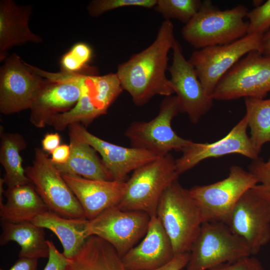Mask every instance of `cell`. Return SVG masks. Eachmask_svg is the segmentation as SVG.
Returning a JSON list of instances; mask_svg holds the SVG:
<instances>
[{"label": "cell", "instance_id": "obj_31", "mask_svg": "<svg viewBox=\"0 0 270 270\" xmlns=\"http://www.w3.org/2000/svg\"><path fill=\"white\" fill-rule=\"evenodd\" d=\"M92 55L90 46L84 42H78L62 56L60 63L62 70L80 72L87 68Z\"/></svg>", "mask_w": 270, "mask_h": 270}, {"label": "cell", "instance_id": "obj_27", "mask_svg": "<svg viewBox=\"0 0 270 270\" xmlns=\"http://www.w3.org/2000/svg\"><path fill=\"white\" fill-rule=\"evenodd\" d=\"M94 74H88L81 85V94L75 106L70 110L56 116L50 125L59 131L70 125L80 123L89 125L94 119L102 115L96 106L94 97Z\"/></svg>", "mask_w": 270, "mask_h": 270}, {"label": "cell", "instance_id": "obj_42", "mask_svg": "<svg viewBox=\"0 0 270 270\" xmlns=\"http://www.w3.org/2000/svg\"><path fill=\"white\" fill-rule=\"evenodd\" d=\"M268 160H270V158H269V159H268Z\"/></svg>", "mask_w": 270, "mask_h": 270}, {"label": "cell", "instance_id": "obj_38", "mask_svg": "<svg viewBox=\"0 0 270 270\" xmlns=\"http://www.w3.org/2000/svg\"><path fill=\"white\" fill-rule=\"evenodd\" d=\"M70 154V145L62 144L52 152L50 160L54 165L64 164L68 161Z\"/></svg>", "mask_w": 270, "mask_h": 270}, {"label": "cell", "instance_id": "obj_21", "mask_svg": "<svg viewBox=\"0 0 270 270\" xmlns=\"http://www.w3.org/2000/svg\"><path fill=\"white\" fill-rule=\"evenodd\" d=\"M70 154L64 164L55 165L62 174L78 176L86 178L112 180V176L105 166L97 152L82 138L76 124L68 126Z\"/></svg>", "mask_w": 270, "mask_h": 270}, {"label": "cell", "instance_id": "obj_28", "mask_svg": "<svg viewBox=\"0 0 270 270\" xmlns=\"http://www.w3.org/2000/svg\"><path fill=\"white\" fill-rule=\"evenodd\" d=\"M244 104L250 139L260 154L263 145L270 142V98H246Z\"/></svg>", "mask_w": 270, "mask_h": 270}, {"label": "cell", "instance_id": "obj_30", "mask_svg": "<svg viewBox=\"0 0 270 270\" xmlns=\"http://www.w3.org/2000/svg\"><path fill=\"white\" fill-rule=\"evenodd\" d=\"M200 0H158L154 10L165 20L176 19L185 24L196 14L202 4Z\"/></svg>", "mask_w": 270, "mask_h": 270}, {"label": "cell", "instance_id": "obj_39", "mask_svg": "<svg viewBox=\"0 0 270 270\" xmlns=\"http://www.w3.org/2000/svg\"><path fill=\"white\" fill-rule=\"evenodd\" d=\"M60 143V136L57 132L46 134L42 140V150L49 154L54 150Z\"/></svg>", "mask_w": 270, "mask_h": 270}, {"label": "cell", "instance_id": "obj_41", "mask_svg": "<svg viewBox=\"0 0 270 270\" xmlns=\"http://www.w3.org/2000/svg\"><path fill=\"white\" fill-rule=\"evenodd\" d=\"M260 52L264 55L270 56V30L262 36Z\"/></svg>", "mask_w": 270, "mask_h": 270}, {"label": "cell", "instance_id": "obj_1", "mask_svg": "<svg viewBox=\"0 0 270 270\" xmlns=\"http://www.w3.org/2000/svg\"><path fill=\"white\" fill-rule=\"evenodd\" d=\"M176 40L172 22L165 20L151 44L118 65L116 73L122 88L136 106L145 104L156 95L166 97L174 94L166 71L168 52Z\"/></svg>", "mask_w": 270, "mask_h": 270}, {"label": "cell", "instance_id": "obj_24", "mask_svg": "<svg viewBox=\"0 0 270 270\" xmlns=\"http://www.w3.org/2000/svg\"><path fill=\"white\" fill-rule=\"evenodd\" d=\"M88 221L86 218H65L48 210L38 214L32 222L53 232L62 246V253L70 258L89 237L86 232Z\"/></svg>", "mask_w": 270, "mask_h": 270}, {"label": "cell", "instance_id": "obj_5", "mask_svg": "<svg viewBox=\"0 0 270 270\" xmlns=\"http://www.w3.org/2000/svg\"><path fill=\"white\" fill-rule=\"evenodd\" d=\"M250 256L247 243L226 224L204 222L192 246L184 270H208Z\"/></svg>", "mask_w": 270, "mask_h": 270}, {"label": "cell", "instance_id": "obj_34", "mask_svg": "<svg viewBox=\"0 0 270 270\" xmlns=\"http://www.w3.org/2000/svg\"><path fill=\"white\" fill-rule=\"evenodd\" d=\"M248 170L255 175L258 183L254 188L265 198L270 202V160L265 162L258 157L252 160Z\"/></svg>", "mask_w": 270, "mask_h": 270}, {"label": "cell", "instance_id": "obj_9", "mask_svg": "<svg viewBox=\"0 0 270 270\" xmlns=\"http://www.w3.org/2000/svg\"><path fill=\"white\" fill-rule=\"evenodd\" d=\"M270 92V56L253 50L242 58L218 82L211 96L229 100L264 98Z\"/></svg>", "mask_w": 270, "mask_h": 270}, {"label": "cell", "instance_id": "obj_14", "mask_svg": "<svg viewBox=\"0 0 270 270\" xmlns=\"http://www.w3.org/2000/svg\"><path fill=\"white\" fill-rule=\"evenodd\" d=\"M46 79L13 53L0 68V112L11 114L30 109L34 98Z\"/></svg>", "mask_w": 270, "mask_h": 270}, {"label": "cell", "instance_id": "obj_40", "mask_svg": "<svg viewBox=\"0 0 270 270\" xmlns=\"http://www.w3.org/2000/svg\"><path fill=\"white\" fill-rule=\"evenodd\" d=\"M8 270H37L38 259L19 258ZM0 270H4L0 268Z\"/></svg>", "mask_w": 270, "mask_h": 270}, {"label": "cell", "instance_id": "obj_23", "mask_svg": "<svg viewBox=\"0 0 270 270\" xmlns=\"http://www.w3.org/2000/svg\"><path fill=\"white\" fill-rule=\"evenodd\" d=\"M66 270H126L115 248L96 236L88 237L78 252L68 258Z\"/></svg>", "mask_w": 270, "mask_h": 270}, {"label": "cell", "instance_id": "obj_10", "mask_svg": "<svg viewBox=\"0 0 270 270\" xmlns=\"http://www.w3.org/2000/svg\"><path fill=\"white\" fill-rule=\"evenodd\" d=\"M180 112L177 98L166 97L157 116L148 122H134L124 132L132 146L150 152L158 157L172 150H180L192 141L179 136L172 129L173 118Z\"/></svg>", "mask_w": 270, "mask_h": 270}, {"label": "cell", "instance_id": "obj_18", "mask_svg": "<svg viewBox=\"0 0 270 270\" xmlns=\"http://www.w3.org/2000/svg\"><path fill=\"white\" fill-rule=\"evenodd\" d=\"M174 256L171 241L156 216L150 217L146 234L122 257L126 270H151L161 267Z\"/></svg>", "mask_w": 270, "mask_h": 270}, {"label": "cell", "instance_id": "obj_36", "mask_svg": "<svg viewBox=\"0 0 270 270\" xmlns=\"http://www.w3.org/2000/svg\"><path fill=\"white\" fill-rule=\"evenodd\" d=\"M47 243L49 248L48 260L43 270H66L68 258L58 250L52 240H47Z\"/></svg>", "mask_w": 270, "mask_h": 270}, {"label": "cell", "instance_id": "obj_33", "mask_svg": "<svg viewBox=\"0 0 270 270\" xmlns=\"http://www.w3.org/2000/svg\"><path fill=\"white\" fill-rule=\"evenodd\" d=\"M248 19L247 34L263 36L270 30V0L248 11Z\"/></svg>", "mask_w": 270, "mask_h": 270}, {"label": "cell", "instance_id": "obj_8", "mask_svg": "<svg viewBox=\"0 0 270 270\" xmlns=\"http://www.w3.org/2000/svg\"><path fill=\"white\" fill-rule=\"evenodd\" d=\"M61 70L46 72L44 82L36 93L30 108V120L38 128L51 124L56 115L72 109L81 94V85L88 73Z\"/></svg>", "mask_w": 270, "mask_h": 270}, {"label": "cell", "instance_id": "obj_16", "mask_svg": "<svg viewBox=\"0 0 270 270\" xmlns=\"http://www.w3.org/2000/svg\"><path fill=\"white\" fill-rule=\"evenodd\" d=\"M248 122L244 116L221 139L212 143L192 142L184 148L182 155L175 160L176 171L180 174L192 168L202 161L230 154H239L252 160L258 158L259 153L248 135Z\"/></svg>", "mask_w": 270, "mask_h": 270}, {"label": "cell", "instance_id": "obj_17", "mask_svg": "<svg viewBox=\"0 0 270 270\" xmlns=\"http://www.w3.org/2000/svg\"><path fill=\"white\" fill-rule=\"evenodd\" d=\"M62 176L88 220L106 210L116 206L124 194L126 182L94 180L68 174H62Z\"/></svg>", "mask_w": 270, "mask_h": 270}, {"label": "cell", "instance_id": "obj_29", "mask_svg": "<svg viewBox=\"0 0 270 270\" xmlns=\"http://www.w3.org/2000/svg\"><path fill=\"white\" fill-rule=\"evenodd\" d=\"M94 96L95 102L102 114L106 112L123 91L116 73L104 76L94 75Z\"/></svg>", "mask_w": 270, "mask_h": 270}, {"label": "cell", "instance_id": "obj_25", "mask_svg": "<svg viewBox=\"0 0 270 270\" xmlns=\"http://www.w3.org/2000/svg\"><path fill=\"white\" fill-rule=\"evenodd\" d=\"M1 220L0 245L12 241L17 242L21 248L19 258H48L49 248L44 228L32 222L14 223Z\"/></svg>", "mask_w": 270, "mask_h": 270}, {"label": "cell", "instance_id": "obj_7", "mask_svg": "<svg viewBox=\"0 0 270 270\" xmlns=\"http://www.w3.org/2000/svg\"><path fill=\"white\" fill-rule=\"evenodd\" d=\"M25 172L49 211L65 218H86L62 173L42 149H35L32 164Z\"/></svg>", "mask_w": 270, "mask_h": 270}, {"label": "cell", "instance_id": "obj_2", "mask_svg": "<svg viewBox=\"0 0 270 270\" xmlns=\"http://www.w3.org/2000/svg\"><path fill=\"white\" fill-rule=\"evenodd\" d=\"M248 11L242 4L221 10L212 1L204 0L198 12L182 28V38L198 50L233 42L248 34V22L244 18Z\"/></svg>", "mask_w": 270, "mask_h": 270}, {"label": "cell", "instance_id": "obj_3", "mask_svg": "<svg viewBox=\"0 0 270 270\" xmlns=\"http://www.w3.org/2000/svg\"><path fill=\"white\" fill-rule=\"evenodd\" d=\"M156 216L171 241L174 256L190 252L204 221L198 204L178 180L164 191Z\"/></svg>", "mask_w": 270, "mask_h": 270}, {"label": "cell", "instance_id": "obj_32", "mask_svg": "<svg viewBox=\"0 0 270 270\" xmlns=\"http://www.w3.org/2000/svg\"><path fill=\"white\" fill-rule=\"evenodd\" d=\"M158 0H94L88 6L90 16H98L103 14L120 8L138 6L147 8H154Z\"/></svg>", "mask_w": 270, "mask_h": 270}, {"label": "cell", "instance_id": "obj_11", "mask_svg": "<svg viewBox=\"0 0 270 270\" xmlns=\"http://www.w3.org/2000/svg\"><path fill=\"white\" fill-rule=\"evenodd\" d=\"M262 36L247 34L228 44L208 46L192 52L188 60L209 96L222 76L239 60L252 51L260 52Z\"/></svg>", "mask_w": 270, "mask_h": 270}, {"label": "cell", "instance_id": "obj_35", "mask_svg": "<svg viewBox=\"0 0 270 270\" xmlns=\"http://www.w3.org/2000/svg\"><path fill=\"white\" fill-rule=\"evenodd\" d=\"M208 270H266L252 256L242 257L234 262L224 264Z\"/></svg>", "mask_w": 270, "mask_h": 270}, {"label": "cell", "instance_id": "obj_12", "mask_svg": "<svg viewBox=\"0 0 270 270\" xmlns=\"http://www.w3.org/2000/svg\"><path fill=\"white\" fill-rule=\"evenodd\" d=\"M150 219L144 212L113 206L89 220L86 232L110 244L122 258L144 237Z\"/></svg>", "mask_w": 270, "mask_h": 270}, {"label": "cell", "instance_id": "obj_19", "mask_svg": "<svg viewBox=\"0 0 270 270\" xmlns=\"http://www.w3.org/2000/svg\"><path fill=\"white\" fill-rule=\"evenodd\" d=\"M76 124L84 140L100 154L114 180L124 182L130 172L158 158L144 149L124 147L106 141L88 132L80 123Z\"/></svg>", "mask_w": 270, "mask_h": 270}, {"label": "cell", "instance_id": "obj_4", "mask_svg": "<svg viewBox=\"0 0 270 270\" xmlns=\"http://www.w3.org/2000/svg\"><path fill=\"white\" fill-rule=\"evenodd\" d=\"M178 176L175 159L170 153L158 157L134 171L126 182L124 194L116 206L124 210L143 212L150 217L156 216L164 191Z\"/></svg>", "mask_w": 270, "mask_h": 270}, {"label": "cell", "instance_id": "obj_26", "mask_svg": "<svg viewBox=\"0 0 270 270\" xmlns=\"http://www.w3.org/2000/svg\"><path fill=\"white\" fill-rule=\"evenodd\" d=\"M0 136V162L5 171L4 184L9 188L30 183L20 154L26 148L24 137L18 133L4 132L2 126Z\"/></svg>", "mask_w": 270, "mask_h": 270}, {"label": "cell", "instance_id": "obj_43", "mask_svg": "<svg viewBox=\"0 0 270 270\" xmlns=\"http://www.w3.org/2000/svg\"></svg>", "mask_w": 270, "mask_h": 270}, {"label": "cell", "instance_id": "obj_13", "mask_svg": "<svg viewBox=\"0 0 270 270\" xmlns=\"http://www.w3.org/2000/svg\"><path fill=\"white\" fill-rule=\"evenodd\" d=\"M227 225L248 244L252 254L259 252L270 240V202L254 188L240 198Z\"/></svg>", "mask_w": 270, "mask_h": 270}, {"label": "cell", "instance_id": "obj_20", "mask_svg": "<svg viewBox=\"0 0 270 270\" xmlns=\"http://www.w3.org/2000/svg\"><path fill=\"white\" fill-rule=\"evenodd\" d=\"M32 12L30 6H18L12 0L0 1V60L8 57L14 46L28 42H42V38L31 32L28 21Z\"/></svg>", "mask_w": 270, "mask_h": 270}, {"label": "cell", "instance_id": "obj_22", "mask_svg": "<svg viewBox=\"0 0 270 270\" xmlns=\"http://www.w3.org/2000/svg\"><path fill=\"white\" fill-rule=\"evenodd\" d=\"M5 204L0 206L1 220L18 223L32 222L48 210L34 186L29 184L8 188Z\"/></svg>", "mask_w": 270, "mask_h": 270}, {"label": "cell", "instance_id": "obj_37", "mask_svg": "<svg viewBox=\"0 0 270 270\" xmlns=\"http://www.w3.org/2000/svg\"><path fill=\"white\" fill-rule=\"evenodd\" d=\"M190 256V252L175 255L174 258L165 265L151 270H182L188 262Z\"/></svg>", "mask_w": 270, "mask_h": 270}, {"label": "cell", "instance_id": "obj_15", "mask_svg": "<svg viewBox=\"0 0 270 270\" xmlns=\"http://www.w3.org/2000/svg\"><path fill=\"white\" fill-rule=\"evenodd\" d=\"M172 50V62L168 70L180 112L186 113L190 122L196 124L211 109L214 100L205 92L194 68L185 58L176 40Z\"/></svg>", "mask_w": 270, "mask_h": 270}, {"label": "cell", "instance_id": "obj_6", "mask_svg": "<svg viewBox=\"0 0 270 270\" xmlns=\"http://www.w3.org/2000/svg\"><path fill=\"white\" fill-rule=\"evenodd\" d=\"M257 177L238 166L230 167L226 178L204 186H196L189 192L200 207L204 222L227 224L237 202L248 190L258 184Z\"/></svg>", "mask_w": 270, "mask_h": 270}]
</instances>
